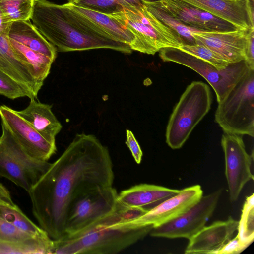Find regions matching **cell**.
Here are the masks:
<instances>
[{"label":"cell","mask_w":254,"mask_h":254,"mask_svg":"<svg viewBox=\"0 0 254 254\" xmlns=\"http://www.w3.org/2000/svg\"><path fill=\"white\" fill-rule=\"evenodd\" d=\"M109 15L134 35V40L130 45L132 50L154 55L163 48H179L183 44L180 36L154 16L143 4Z\"/></svg>","instance_id":"277c9868"},{"label":"cell","mask_w":254,"mask_h":254,"mask_svg":"<svg viewBox=\"0 0 254 254\" xmlns=\"http://www.w3.org/2000/svg\"><path fill=\"white\" fill-rule=\"evenodd\" d=\"M202 195L203 190L199 185L185 188L131 222L138 226H159L185 212Z\"/></svg>","instance_id":"5bb4252c"},{"label":"cell","mask_w":254,"mask_h":254,"mask_svg":"<svg viewBox=\"0 0 254 254\" xmlns=\"http://www.w3.org/2000/svg\"><path fill=\"white\" fill-rule=\"evenodd\" d=\"M75 5L104 14L111 15L125 9L121 0H70Z\"/></svg>","instance_id":"f546056e"},{"label":"cell","mask_w":254,"mask_h":254,"mask_svg":"<svg viewBox=\"0 0 254 254\" xmlns=\"http://www.w3.org/2000/svg\"><path fill=\"white\" fill-rule=\"evenodd\" d=\"M39 32L59 52L110 49L132 52L128 44L117 41L74 9L45 0H34L30 18Z\"/></svg>","instance_id":"7a4b0ae2"},{"label":"cell","mask_w":254,"mask_h":254,"mask_svg":"<svg viewBox=\"0 0 254 254\" xmlns=\"http://www.w3.org/2000/svg\"><path fill=\"white\" fill-rule=\"evenodd\" d=\"M8 38L17 56L27 65L35 80L43 85L44 80L50 73L52 64L54 61L12 39Z\"/></svg>","instance_id":"d4e9b609"},{"label":"cell","mask_w":254,"mask_h":254,"mask_svg":"<svg viewBox=\"0 0 254 254\" xmlns=\"http://www.w3.org/2000/svg\"><path fill=\"white\" fill-rule=\"evenodd\" d=\"M247 247L242 244L236 236L230 239L218 252L217 254H238Z\"/></svg>","instance_id":"e575fe53"},{"label":"cell","mask_w":254,"mask_h":254,"mask_svg":"<svg viewBox=\"0 0 254 254\" xmlns=\"http://www.w3.org/2000/svg\"><path fill=\"white\" fill-rule=\"evenodd\" d=\"M238 234L239 241L248 247L254 239V195L247 196L238 221Z\"/></svg>","instance_id":"4316f807"},{"label":"cell","mask_w":254,"mask_h":254,"mask_svg":"<svg viewBox=\"0 0 254 254\" xmlns=\"http://www.w3.org/2000/svg\"><path fill=\"white\" fill-rule=\"evenodd\" d=\"M124 3L125 9L136 7L143 4V1L152 2L158 0H121Z\"/></svg>","instance_id":"d590c367"},{"label":"cell","mask_w":254,"mask_h":254,"mask_svg":"<svg viewBox=\"0 0 254 254\" xmlns=\"http://www.w3.org/2000/svg\"><path fill=\"white\" fill-rule=\"evenodd\" d=\"M10 23L5 19L0 9V34L7 35Z\"/></svg>","instance_id":"8d00e7d4"},{"label":"cell","mask_w":254,"mask_h":254,"mask_svg":"<svg viewBox=\"0 0 254 254\" xmlns=\"http://www.w3.org/2000/svg\"><path fill=\"white\" fill-rule=\"evenodd\" d=\"M118 195L112 186L98 187L76 197L67 212L64 235L76 233L112 213L117 205Z\"/></svg>","instance_id":"9c48e42d"},{"label":"cell","mask_w":254,"mask_h":254,"mask_svg":"<svg viewBox=\"0 0 254 254\" xmlns=\"http://www.w3.org/2000/svg\"><path fill=\"white\" fill-rule=\"evenodd\" d=\"M245 61L250 69H254V27L246 31Z\"/></svg>","instance_id":"1f68e13d"},{"label":"cell","mask_w":254,"mask_h":254,"mask_svg":"<svg viewBox=\"0 0 254 254\" xmlns=\"http://www.w3.org/2000/svg\"><path fill=\"white\" fill-rule=\"evenodd\" d=\"M147 212L118 202L115 210L80 231L54 240V254H115L143 239L152 225L131 222Z\"/></svg>","instance_id":"3957f363"},{"label":"cell","mask_w":254,"mask_h":254,"mask_svg":"<svg viewBox=\"0 0 254 254\" xmlns=\"http://www.w3.org/2000/svg\"><path fill=\"white\" fill-rule=\"evenodd\" d=\"M246 5L251 25L252 27H254V0H246Z\"/></svg>","instance_id":"74e56055"},{"label":"cell","mask_w":254,"mask_h":254,"mask_svg":"<svg viewBox=\"0 0 254 254\" xmlns=\"http://www.w3.org/2000/svg\"><path fill=\"white\" fill-rule=\"evenodd\" d=\"M17 113L48 141L55 142L62 126L52 111V106L30 99L28 106Z\"/></svg>","instance_id":"ffe728a7"},{"label":"cell","mask_w":254,"mask_h":254,"mask_svg":"<svg viewBox=\"0 0 254 254\" xmlns=\"http://www.w3.org/2000/svg\"><path fill=\"white\" fill-rule=\"evenodd\" d=\"M1 127L0 177L10 180L28 192L46 172L51 163L30 156L2 123Z\"/></svg>","instance_id":"52a82bcc"},{"label":"cell","mask_w":254,"mask_h":254,"mask_svg":"<svg viewBox=\"0 0 254 254\" xmlns=\"http://www.w3.org/2000/svg\"><path fill=\"white\" fill-rule=\"evenodd\" d=\"M65 5L83 14L114 40L129 46L134 40L133 34L110 15L78 7L70 0Z\"/></svg>","instance_id":"cb8c5ba5"},{"label":"cell","mask_w":254,"mask_h":254,"mask_svg":"<svg viewBox=\"0 0 254 254\" xmlns=\"http://www.w3.org/2000/svg\"><path fill=\"white\" fill-rule=\"evenodd\" d=\"M247 30L237 29L228 32L196 30L192 35L195 44L208 48L232 64L245 60Z\"/></svg>","instance_id":"9a60e30c"},{"label":"cell","mask_w":254,"mask_h":254,"mask_svg":"<svg viewBox=\"0 0 254 254\" xmlns=\"http://www.w3.org/2000/svg\"><path fill=\"white\" fill-rule=\"evenodd\" d=\"M215 121L224 133L254 136V69H250L219 102Z\"/></svg>","instance_id":"8992f818"},{"label":"cell","mask_w":254,"mask_h":254,"mask_svg":"<svg viewBox=\"0 0 254 254\" xmlns=\"http://www.w3.org/2000/svg\"><path fill=\"white\" fill-rule=\"evenodd\" d=\"M0 254H38V252L31 247L0 241Z\"/></svg>","instance_id":"d6a6232c"},{"label":"cell","mask_w":254,"mask_h":254,"mask_svg":"<svg viewBox=\"0 0 254 254\" xmlns=\"http://www.w3.org/2000/svg\"><path fill=\"white\" fill-rule=\"evenodd\" d=\"M114 180L107 147L93 134H77L28 192L33 214L51 239H61L74 199L93 189L112 186Z\"/></svg>","instance_id":"6da1fadb"},{"label":"cell","mask_w":254,"mask_h":254,"mask_svg":"<svg viewBox=\"0 0 254 254\" xmlns=\"http://www.w3.org/2000/svg\"><path fill=\"white\" fill-rule=\"evenodd\" d=\"M238 221L231 216L224 221H216L204 226L190 238L185 249L186 254H217L232 238L237 231Z\"/></svg>","instance_id":"2e32d148"},{"label":"cell","mask_w":254,"mask_h":254,"mask_svg":"<svg viewBox=\"0 0 254 254\" xmlns=\"http://www.w3.org/2000/svg\"><path fill=\"white\" fill-rule=\"evenodd\" d=\"M0 95L11 99L23 97L35 98L23 86L0 70Z\"/></svg>","instance_id":"4dcf8cb0"},{"label":"cell","mask_w":254,"mask_h":254,"mask_svg":"<svg viewBox=\"0 0 254 254\" xmlns=\"http://www.w3.org/2000/svg\"><path fill=\"white\" fill-rule=\"evenodd\" d=\"M213 65L219 69H224L230 63L208 48L199 44H183L178 48Z\"/></svg>","instance_id":"f1b7e54d"},{"label":"cell","mask_w":254,"mask_h":254,"mask_svg":"<svg viewBox=\"0 0 254 254\" xmlns=\"http://www.w3.org/2000/svg\"><path fill=\"white\" fill-rule=\"evenodd\" d=\"M34 0H0V9L6 21L30 20Z\"/></svg>","instance_id":"83f0119b"},{"label":"cell","mask_w":254,"mask_h":254,"mask_svg":"<svg viewBox=\"0 0 254 254\" xmlns=\"http://www.w3.org/2000/svg\"><path fill=\"white\" fill-rule=\"evenodd\" d=\"M225 157V176L228 183L229 198L236 201L244 186L254 176L251 172L253 153L246 151L241 135L224 133L221 141Z\"/></svg>","instance_id":"8fae6325"},{"label":"cell","mask_w":254,"mask_h":254,"mask_svg":"<svg viewBox=\"0 0 254 254\" xmlns=\"http://www.w3.org/2000/svg\"><path fill=\"white\" fill-rule=\"evenodd\" d=\"M158 1L163 9L189 28L210 32H228L239 29L233 24L183 0Z\"/></svg>","instance_id":"4fadbf2b"},{"label":"cell","mask_w":254,"mask_h":254,"mask_svg":"<svg viewBox=\"0 0 254 254\" xmlns=\"http://www.w3.org/2000/svg\"><path fill=\"white\" fill-rule=\"evenodd\" d=\"M0 218L36 237L43 239L50 238L13 201L10 192L2 183H0Z\"/></svg>","instance_id":"7402d4cb"},{"label":"cell","mask_w":254,"mask_h":254,"mask_svg":"<svg viewBox=\"0 0 254 254\" xmlns=\"http://www.w3.org/2000/svg\"><path fill=\"white\" fill-rule=\"evenodd\" d=\"M8 38L55 61L57 50L31 23L30 20L11 22Z\"/></svg>","instance_id":"44dd1931"},{"label":"cell","mask_w":254,"mask_h":254,"mask_svg":"<svg viewBox=\"0 0 254 254\" xmlns=\"http://www.w3.org/2000/svg\"><path fill=\"white\" fill-rule=\"evenodd\" d=\"M191 4L236 26L248 30L252 27L246 0H181Z\"/></svg>","instance_id":"d6986e66"},{"label":"cell","mask_w":254,"mask_h":254,"mask_svg":"<svg viewBox=\"0 0 254 254\" xmlns=\"http://www.w3.org/2000/svg\"><path fill=\"white\" fill-rule=\"evenodd\" d=\"M0 241L25 246L36 250L38 254H52L54 240L43 239L27 233L0 218Z\"/></svg>","instance_id":"603a6c76"},{"label":"cell","mask_w":254,"mask_h":254,"mask_svg":"<svg viewBox=\"0 0 254 254\" xmlns=\"http://www.w3.org/2000/svg\"><path fill=\"white\" fill-rule=\"evenodd\" d=\"M159 52L164 62H174L187 66L201 75L214 90L220 102L250 69L245 60L230 64L219 69L209 63L176 48H165Z\"/></svg>","instance_id":"ba28073f"},{"label":"cell","mask_w":254,"mask_h":254,"mask_svg":"<svg viewBox=\"0 0 254 254\" xmlns=\"http://www.w3.org/2000/svg\"><path fill=\"white\" fill-rule=\"evenodd\" d=\"M222 192L219 189L200 199L177 217L153 227L151 236L169 239H190L202 228L212 216Z\"/></svg>","instance_id":"30bf717a"},{"label":"cell","mask_w":254,"mask_h":254,"mask_svg":"<svg viewBox=\"0 0 254 254\" xmlns=\"http://www.w3.org/2000/svg\"><path fill=\"white\" fill-rule=\"evenodd\" d=\"M142 3L154 16L177 33L181 38L183 44H195L192 33L196 30L186 26L169 14L161 7L158 0L143 1Z\"/></svg>","instance_id":"484cf974"},{"label":"cell","mask_w":254,"mask_h":254,"mask_svg":"<svg viewBox=\"0 0 254 254\" xmlns=\"http://www.w3.org/2000/svg\"><path fill=\"white\" fill-rule=\"evenodd\" d=\"M212 97L209 86L193 81L186 88L170 117L166 142L173 149L181 148L191 132L211 108Z\"/></svg>","instance_id":"5b68a950"},{"label":"cell","mask_w":254,"mask_h":254,"mask_svg":"<svg viewBox=\"0 0 254 254\" xmlns=\"http://www.w3.org/2000/svg\"><path fill=\"white\" fill-rule=\"evenodd\" d=\"M0 70L37 98L42 85L35 80L27 65L17 56L6 35L0 34Z\"/></svg>","instance_id":"ac0fdd59"},{"label":"cell","mask_w":254,"mask_h":254,"mask_svg":"<svg viewBox=\"0 0 254 254\" xmlns=\"http://www.w3.org/2000/svg\"><path fill=\"white\" fill-rule=\"evenodd\" d=\"M0 116L13 136L32 157L48 160L56 152V143L51 142L36 131L16 110L6 105L0 106Z\"/></svg>","instance_id":"7c38bea8"},{"label":"cell","mask_w":254,"mask_h":254,"mask_svg":"<svg viewBox=\"0 0 254 254\" xmlns=\"http://www.w3.org/2000/svg\"><path fill=\"white\" fill-rule=\"evenodd\" d=\"M126 134L127 140L126 144L131 151L135 162L137 164H140L143 156V153L140 146L131 131L127 129Z\"/></svg>","instance_id":"836d02e7"},{"label":"cell","mask_w":254,"mask_h":254,"mask_svg":"<svg viewBox=\"0 0 254 254\" xmlns=\"http://www.w3.org/2000/svg\"><path fill=\"white\" fill-rule=\"evenodd\" d=\"M180 190L156 185L140 184L121 191L118 195V202L126 207L148 212Z\"/></svg>","instance_id":"e0dca14e"}]
</instances>
